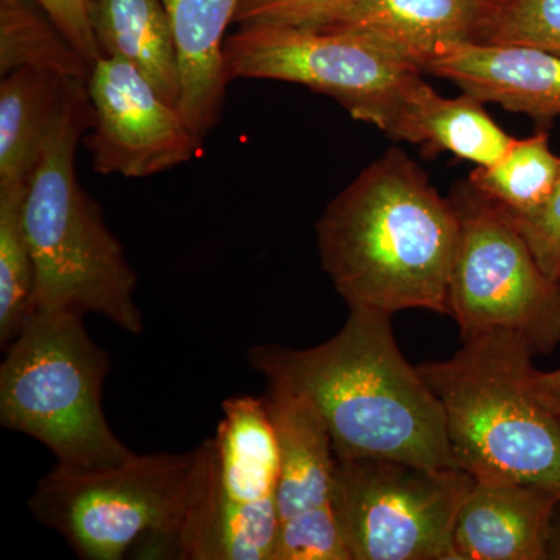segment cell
<instances>
[{"label":"cell","mask_w":560,"mask_h":560,"mask_svg":"<svg viewBox=\"0 0 560 560\" xmlns=\"http://www.w3.org/2000/svg\"><path fill=\"white\" fill-rule=\"evenodd\" d=\"M349 0H241L232 24L312 27Z\"/></svg>","instance_id":"cell-24"},{"label":"cell","mask_w":560,"mask_h":560,"mask_svg":"<svg viewBox=\"0 0 560 560\" xmlns=\"http://www.w3.org/2000/svg\"><path fill=\"white\" fill-rule=\"evenodd\" d=\"M474 43L533 47L560 55V0H495Z\"/></svg>","instance_id":"cell-23"},{"label":"cell","mask_w":560,"mask_h":560,"mask_svg":"<svg viewBox=\"0 0 560 560\" xmlns=\"http://www.w3.org/2000/svg\"><path fill=\"white\" fill-rule=\"evenodd\" d=\"M474 477L453 467L337 458L335 521L350 560H456L453 528Z\"/></svg>","instance_id":"cell-8"},{"label":"cell","mask_w":560,"mask_h":560,"mask_svg":"<svg viewBox=\"0 0 560 560\" xmlns=\"http://www.w3.org/2000/svg\"><path fill=\"white\" fill-rule=\"evenodd\" d=\"M91 127L88 83L69 80L60 116L25 195L35 312L95 313L128 334L140 335L138 276L97 202L77 180V147Z\"/></svg>","instance_id":"cell-4"},{"label":"cell","mask_w":560,"mask_h":560,"mask_svg":"<svg viewBox=\"0 0 560 560\" xmlns=\"http://www.w3.org/2000/svg\"><path fill=\"white\" fill-rule=\"evenodd\" d=\"M463 341L451 359L418 366L440 400L459 469L560 492V415L530 386L536 353L511 331Z\"/></svg>","instance_id":"cell-5"},{"label":"cell","mask_w":560,"mask_h":560,"mask_svg":"<svg viewBox=\"0 0 560 560\" xmlns=\"http://www.w3.org/2000/svg\"><path fill=\"white\" fill-rule=\"evenodd\" d=\"M560 492L529 482L475 480L453 528L456 560H547Z\"/></svg>","instance_id":"cell-14"},{"label":"cell","mask_w":560,"mask_h":560,"mask_svg":"<svg viewBox=\"0 0 560 560\" xmlns=\"http://www.w3.org/2000/svg\"><path fill=\"white\" fill-rule=\"evenodd\" d=\"M422 72L458 84L478 101L548 120L560 116V55L523 46L445 43Z\"/></svg>","instance_id":"cell-13"},{"label":"cell","mask_w":560,"mask_h":560,"mask_svg":"<svg viewBox=\"0 0 560 560\" xmlns=\"http://www.w3.org/2000/svg\"><path fill=\"white\" fill-rule=\"evenodd\" d=\"M90 16L102 57L119 58L138 69L168 105L178 108V49L164 2L90 0Z\"/></svg>","instance_id":"cell-18"},{"label":"cell","mask_w":560,"mask_h":560,"mask_svg":"<svg viewBox=\"0 0 560 560\" xmlns=\"http://www.w3.org/2000/svg\"><path fill=\"white\" fill-rule=\"evenodd\" d=\"M530 386L545 405L560 415V368L550 372L534 370Z\"/></svg>","instance_id":"cell-27"},{"label":"cell","mask_w":560,"mask_h":560,"mask_svg":"<svg viewBox=\"0 0 560 560\" xmlns=\"http://www.w3.org/2000/svg\"><path fill=\"white\" fill-rule=\"evenodd\" d=\"M68 81L24 68L0 83V189L27 184L60 116Z\"/></svg>","instance_id":"cell-19"},{"label":"cell","mask_w":560,"mask_h":560,"mask_svg":"<svg viewBox=\"0 0 560 560\" xmlns=\"http://www.w3.org/2000/svg\"><path fill=\"white\" fill-rule=\"evenodd\" d=\"M217 475L215 440L194 451L135 455L106 469L57 466L36 485L28 510L84 560H194Z\"/></svg>","instance_id":"cell-3"},{"label":"cell","mask_w":560,"mask_h":560,"mask_svg":"<svg viewBox=\"0 0 560 560\" xmlns=\"http://www.w3.org/2000/svg\"><path fill=\"white\" fill-rule=\"evenodd\" d=\"M514 223L545 275L560 280V180L544 208L525 219L514 220Z\"/></svg>","instance_id":"cell-25"},{"label":"cell","mask_w":560,"mask_h":560,"mask_svg":"<svg viewBox=\"0 0 560 560\" xmlns=\"http://www.w3.org/2000/svg\"><path fill=\"white\" fill-rule=\"evenodd\" d=\"M175 33L180 69L183 119L198 138L219 124L230 80L224 69V33L241 0H162Z\"/></svg>","instance_id":"cell-17"},{"label":"cell","mask_w":560,"mask_h":560,"mask_svg":"<svg viewBox=\"0 0 560 560\" xmlns=\"http://www.w3.org/2000/svg\"><path fill=\"white\" fill-rule=\"evenodd\" d=\"M493 2L495 0H349L312 27L368 36L420 69L441 44L474 43Z\"/></svg>","instance_id":"cell-15"},{"label":"cell","mask_w":560,"mask_h":560,"mask_svg":"<svg viewBox=\"0 0 560 560\" xmlns=\"http://www.w3.org/2000/svg\"><path fill=\"white\" fill-rule=\"evenodd\" d=\"M109 355L84 316L33 312L0 364V425L46 445L60 466L95 470L135 455L103 411Z\"/></svg>","instance_id":"cell-6"},{"label":"cell","mask_w":560,"mask_h":560,"mask_svg":"<svg viewBox=\"0 0 560 560\" xmlns=\"http://www.w3.org/2000/svg\"><path fill=\"white\" fill-rule=\"evenodd\" d=\"M24 68L83 83L92 72V65L35 0H0V75Z\"/></svg>","instance_id":"cell-20"},{"label":"cell","mask_w":560,"mask_h":560,"mask_svg":"<svg viewBox=\"0 0 560 560\" xmlns=\"http://www.w3.org/2000/svg\"><path fill=\"white\" fill-rule=\"evenodd\" d=\"M382 130L394 139L448 151L478 167L503 160L515 140L490 119L474 95L441 97L420 73L405 84Z\"/></svg>","instance_id":"cell-16"},{"label":"cell","mask_w":560,"mask_h":560,"mask_svg":"<svg viewBox=\"0 0 560 560\" xmlns=\"http://www.w3.org/2000/svg\"><path fill=\"white\" fill-rule=\"evenodd\" d=\"M459 217L448 307L460 337L511 331L536 355L560 346V280L548 278L514 220L469 180L452 190Z\"/></svg>","instance_id":"cell-7"},{"label":"cell","mask_w":560,"mask_h":560,"mask_svg":"<svg viewBox=\"0 0 560 560\" xmlns=\"http://www.w3.org/2000/svg\"><path fill=\"white\" fill-rule=\"evenodd\" d=\"M47 16L60 28L69 43L94 68L102 57L97 39L92 31L90 0H35Z\"/></svg>","instance_id":"cell-26"},{"label":"cell","mask_w":560,"mask_h":560,"mask_svg":"<svg viewBox=\"0 0 560 560\" xmlns=\"http://www.w3.org/2000/svg\"><path fill=\"white\" fill-rule=\"evenodd\" d=\"M264 401L279 447L275 560H350L331 504L337 453L323 416L282 382H268Z\"/></svg>","instance_id":"cell-11"},{"label":"cell","mask_w":560,"mask_h":560,"mask_svg":"<svg viewBox=\"0 0 560 560\" xmlns=\"http://www.w3.org/2000/svg\"><path fill=\"white\" fill-rule=\"evenodd\" d=\"M316 234L320 265L349 308L451 315L458 212L404 151L364 168L329 202Z\"/></svg>","instance_id":"cell-2"},{"label":"cell","mask_w":560,"mask_h":560,"mask_svg":"<svg viewBox=\"0 0 560 560\" xmlns=\"http://www.w3.org/2000/svg\"><path fill=\"white\" fill-rule=\"evenodd\" d=\"M248 364L315 404L337 458L459 469L440 400L400 352L389 313L350 308L330 340L307 349L256 345Z\"/></svg>","instance_id":"cell-1"},{"label":"cell","mask_w":560,"mask_h":560,"mask_svg":"<svg viewBox=\"0 0 560 560\" xmlns=\"http://www.w3.org/2000/svg\"><path fill=\"white\" fill-rule=\"evenodd\" d=\"M228 80L290 81L329 95L381 128L418 66L368 36L298 25H246L224 39Z\"/></svg>","instance_id":"cell-9"},{"label":"cell","mask_w":560,"mask_h":560,"mask_svg":"<svg viewBox=\"0 0 560 560\" xmlns=\"http://www.w3.org/2000/svg\"><path fill=\"white\" fill-rule=\"evenodd\" d=\"M547 560H560V501L548 526Z\"/></svg>","instance_id":"cell-28"},{"label":"cell","mask_w":560,"mask_h":560,"mask_svg":"<svg viewBox=\"0 0 560 560\" xmlns=\"http://www.w3.org/2000/svg\"><path fill=\"white\" fill-rule=\"evenodd\" d=\"M92 168L102 175L149 178L190 161L200 140L180 116L119 58L101 57L88 81Z\"/></svg>","instance_id":"cell-12"},{"label":"cell","mask_w":560,"mask_h":560,"mask_svg":"<svg viewBox=\"0 0 560 560\" xmlns=\"http://www.w3.org/2000/svg\"><path fill=\"white\" fill-rule=\"evenodd\" d=\"M217 475L195 560H275L279 447L264 397L223 401Z\"/></svg>","instance_id":"cell-10"},{"label":"cell","mask_w":560,"mask_h":560,"mask_svg":"<svg viewBox=\"0 0 560 560\" xmlns=\"http://www.w3.org/2000/svg\"><path fill=\"white\" fill-rule=\"evenodd\" d=\"M467 180L511 219H525L544 208L555 194L560 158L552 153L547 132H539L515 139L503 160L475 168Z\"/></svg>","instance_id":"cell-21"},{"label":"cell","mask_w":560,"mask_h":560,"mask_svg":"<svg viewBox=\"0 0 560 560\" xmlns=\"http://www.w3.org/2000/svg\"><path fill=\"white\" fill-rule=\"evenodd\" d=\"M27 184L0 189V345L9 346L35 312V267L25 228Z\"/></svg>","instance_id":"cell-22"}]
</instances>
